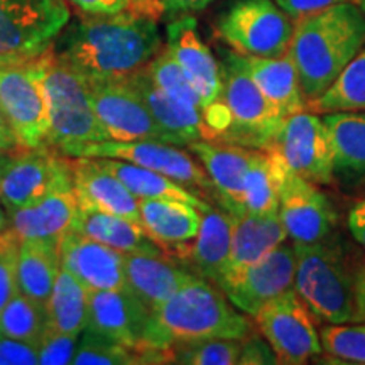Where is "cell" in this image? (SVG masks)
I'll return each mask as SVG.
<instances>
[{
	"instance_id": "obj_49",
	"label": "cell",
	"mask_w": 365,
	"mask_h": 365,
	"mask_svg": "<svg viewBox=\"0 0 365 365\" xmlns=\"http://www.w3.org/2000/svg\"><path fill=\"white\" fill-rule=\"evenodd\" d=\"M130 12L140 14V16L150 17V19H163L164 12L161 0H130Z\"/></svg>"
},
{
	"instance_id": "obj_41",
	"label": "cell",
	"mask_w": 365,
	"mask_h": 365,
	"mask_svg": "<svg viewBox=\"0 0 365 365\" xmlns=\"http://www.w3.org/2000/svg\"><path fill=\"white\" fill-rule=\"evenodd\" d=\"M17 249L19 239L11 228L0 234V312L11 301L17 289Z\"/></svg>"
},
{
	"instance_id": "obj_53",
	"label": "cell",
	"mask_w": 365,
	"mask_h": 365,
	"mask_svg": "<svg viewBox=\"0 0 365 365\" xmlns=\"http://www.w3.org/2000/svg\"><path fill=\"white\" fill-rule=\"evenodd\" d=\"M352 2L357 4V6L360 7V11L365 14V0H352Z\"/></svg>"
},
{
	"instance_id": "obj_29",
	"label": "cell",
	"mask_w": 365,
	"mask_h": 365,
	"mask_svg": "<svg viewBox=\"0 0 365 365\" xmlns=\"http://www.w3.org/2000/svg\"><path fill=\"white\" fill-rule=\"evenodd\" d=\"M71 230L93 239L122 254H145L168 257L166 250L150 239L140 223L129 218L78 208Z\"/></svg>"
},
{
	"instance_id": "obj_35",
	"label": "cell",
	"mask_w": 365,
	"mask_h": 365,
	"mask_svg": "<svg viewBox=\"0 0 365 365\" xmlns=\"http://www.w3.org/2000/svg\"><path fill=\"white\" fill-rule=\"evenodd\" d=\"M48 328V307L22 293L14 294L0 312V335L38 345Z\"/></svg>"
},
{
	"instance_id": "obj_40",
	"label": "cell",
	"mask_w": 365,
	"mask_h": 365,
	"mask_svg": "<svg viewBox=\"0 0 365 365\" xmlns=\"http://www.w3.org/2000/svg\"><path fill=\"white\" fill-rule=\"evenodd\" d=\"M242 340H205L173 346V362L185 365H234L239 364Z\"/></svg>"
},
{
	"instance_id": "obj_39",
	"label": "cell",
	"mask_w": 365,
	"mask_h": 365,
	"mask_svg": "<svg viewBox=\"0 0 365 365\" xmlns=\"http://www.w3.org/2000/svg\"><path fill=\"white\" fill-rule=\"evenodd\" d=\"M75 365H132L140 364L135 350L100 336L97 333L83 330L81 341L76 346L73 362Z\"/></svg>"
},
{
	"instance_id": "obj_33",
	"label": "cell",
	"mask_w": 365,
	"mask_h": 365,
	"mask_svg": "<svg viewBox=\"0 0 365 365\" xmlns=\"http://www.w3.org/2000/svg\"><path fill=\"white\" fill-rule=\"evenodd\" d=\"M323 120L331 135L335 171L365 175V110L330 112Z\"/></svg>"
},
{
	"instance_id": "obj_12",
	"label": "cell",
	"mask_w": 365,
	"mask_h": 365,
	"mask_svg": "<svg viewBox=\"0 0 365 365\" xmlns=\"http://www.w3.org/2000/svg\"><path fill=\"white\" fill-rule=\"evenodd\" d=\"M88 86L95 112L110 140H158L182 145L175 135L158 124L145 103L125 80L88 81Z\"/></svg>"
},
{
	"instance_id": "obj_51",
	"label": "cell",
	"mask_w": 365,
	"mask_h": 365,
	"mask_svg": "<svg viewBox=\"0 0 365 365\" xmlns=\"http://www.w3.org/2000/svg\"><path fill=\"white\" fill-rule=\"evenodd\" d=\"M9 228H11V220H9V213H7L6 207H4V205L0 203V234L7 232Z\"/></svg>"
},
{
	"instance_id": "obj_30",
	"label": "cell",
	"mask_w": 365,
	"mask_h": 365,
	"mask_svg": "<svg viewBox=\"0 0 365 365\" xmlns=\"http://www.w3.org/2000/svg\"><path fill=\"white\" fill-rule=\"evenodd\" d=\"M61 269L58 240H19L17 249V289L48 307L54 282Z\"/></svg>"
},
{
	"instance_id": "obj_46",
	"label": "cell",
	"mask_w": 365,
	"mask_h": 365,
	"mask_svg": "<svg viewBox=\"0 0 365 365\" xmlns=\"http://www.w3.org/2000/svg\"><path fill=\"white\" fill-rule=\"evenodd\" d=\"M274 2H276L291 19L298 21L307 16H312V14L325 11V9L331 6H336V4L350 2V0H274Z\"/></svg>"
},
{
	"instance_id": "obj_5",
	"label": "cell",
	"mask_w": 365,
	"mask_h": 365,
	"mask_svg": "<svg viewBox=\"0 0 365 365\" xmlns=\"http://www.w3.org/2000/svg\"><path fill=\"white\" fill-rule=\"evenodd\" d=\"M294 289L314 318L327 323H354L355 274L345 250L331 234L313 244H294Z\"/></svg>"
},
{
	"instance_id": "obj_6",
	"label": "cell",
	"mask_w": 365,
	"mask_h": 365,
	"mask_svg": "<svg viewBox=\"0 0 365 365\" xmlns=\"http://www.w3.org/2000/svg\"><path fill=\"white\" fill-rule=\"evenodd\" d=\"M222 100L230 112V125L218 140L247 149L267 150L277 144L284 118L254 83L239 53L223 54Z\"/></svg>"
},
{
	"instance_id": "obj_15",
	"label": "cell",
	"mask_w": 365,
	"mask_h": 365,
	"mask_svg": "<svg viewBox=\"0 0 365 365\" xmlns=\"http://www.w3.org/2000/svg\"><path fill=\"white\" fill-rule=\"evenodd\" d=\"M150 309L129 289L90 291L85 330L117 341L137 354L148 350Z\"/></svg>"
},
{
	"instance_id": "obj_9",
	"label": "cell",
	"mask_w": 365,
	"mask_h": 365,
	"mask_svg": "<svg viewBox=\"0 0 365 365\" xmlns=\"http://www.w3.org/2000/svg\"><path fill=\"white\" fill-rule=\"evenodd\" d=\"M294 26L274 0H237L218 19L217 33L235 53L276 58L287 53Z\"/></svg>"
},
{
	"instance_id": "obj_20",
	"label": "cell",
	"mask_w": 365,
	"mask_h": 365,
	"mask_svg": "<svg viewBox=\"0 0 365 365\" xmlns=\"http://www.w3.org/2000/svg\"><path fill=\"white\" fill-rule=\"evenodd\" d=\"M166 48L185 75L203 97L205 107L222 98V66L198 34L193 16L171 19L166 29ZM205 110V108H203Z\"/></svg>"
},
{
	"instance_id": "obj_24",
	"label": "cell",
	"mask_w": 365,
	"mask_h": 365,
	"mask_svg": "<svg viewBox=\"0 0 365 365\" xmlns=\"http://www.w3.org/2000/svg\"><path fill=\"white\" fill-rule=\"evenodd\" d=\"M124 80L139 95L158 124L171 135H175L182 145L196 143V140H217V134L207 124L203 112L164 93L154 83L148 66Z\"/></svg>"
},
{
	"instance_id": "obj_1",
	"label": "cell",
	"mask_w": 365,
	"mask_h": 365,
	"mask_svg": "<svg viewBox=\"0 0 365 365\" xmlns=\"http://www.w3.org/2000/svg\"><path fill=\"white\" fill-rule=\"evenodd\" d=\"M161 49L158 21L130 11L68 22L53 46L54 54L86 81L124 80Z\"/></svg>"
},
{
	"instance_id": "obj_45",
	"label": "cell",
	"mask_w": 365,
	"mask_h": 365,
	"mask_svg": "<svg viewBox=\"0 0 365 365\" xmlns=\"http://www.w3.org/2000/svg\"><path fill=\"white\" fill-rule=\"evenodd\" d=\"M0 357L6 365H36L39 364L38 346L29 341L0 335Z\"/></svg>"
},
{
	"instance_id": "obj_21",
	"label": "cell",
	"mask_w": 365,
	"mask_h": 365,
	"mask_svg": "<svg viewBox=\"0 0 365 365\" xmlns=\"http://www.w3.org/2000/svg\"><path fill=\"white\" fill-rule=\"evenodd\" d=\"M188 148L202 161L222 208L230 215H244V178L255 149L223 140H196Z\"/></svg>"
},
{
	"instance_id": "obj_37",
	"label": "cell",
	"mask_w": 365,
	"mask_h": 365,
	"mask_svg": "<svg viewBox=\"0 0 365 365\" xmlns=\"http://www.w3.org/2000/svg\"><path fill=\"white\" fill-rule=\"evenodd\" d=\"M148 70L153 76L154 83L161 88L164 93H168L178 102L190 105V107L198 108L203 112L205 102L196 86L191 83V80L185 75L181 66L175 61L168 48H163L153 61L148 65Z\"/></svg>"
},
{
	"instance_id": "obj_17",
	"label": "cell",
	"mask_w": 365,
	"mask_h": 365,
	"mask_svg": "<svg viewBox=\"0 0 365 365\" xmlns=\"http://www.w3.org/2000/svg\"><path fill=\"white\" fill-rule=\"evenodd\" d=\"M66 166L68 158L49 145L16 150L0 175V203L7 212L29 207L48 193Z\"/></svg>"
},
{
	"instance_id": "obj_22",
	"label": "cell",
	"mask_w": 365,
	"mask_h": 365,
	"mask_svg": "<svg viewBox=\"0 0 365 365\" xmlns=\"http://www.w3.org/2000/svg\"><path fill=\"white\" fill-rule=\"evenodd\" d=\"M232 244L227 264L217 286L222 287L240 276L245 269L257 264L261 259L287 239L279 212L266 215H232Z\"/></svg>"
},
{
	"instance_id": "obj_13",
	"label": "cell",
	"mask_w": 365,
	"mask_h": 365,
	"mask_svg": "<svg viewBox=\"0 0 365 365\" xmlns=\"http://www.w3.org/2000/svg\"><path fill=\"white\" fill-rule=\"evenodd\" d=\"M75 158L122 159L171 178L200 196L207 191H213L207 171L188 153L181 150L180 145L158 143V140H134V143L105 140V143L86 145Z\"/></svg>"
},
{
	"instance_id": "obj_4",
	"label": "cell",
	"mask_w": 365,
	"mask_h": 365,
	"mask_svg": "<svg viewBox=\"0 0 365 365\" xmlns=\"http://www.w3.org/2000/svg\"><path fill=\"white\" fill-rule=\"evenodd\" d=\"M39 63L48 98L49 148L61 156L75 158L86 145L110 140L95 112L88 81L61 61L53 48Z\"/></svg>"
},
{
	"instance_id": "obj_42",
	"label": "cell",
	"mask_w": 365,
	"mask_h": 365,
	"mask_svg": "<svg viewBox=\"0 0 365 365\" xmlns=\"http://www.w3.org/2000/svg\"><path fill=\"white\" fill-rule=\"evenodd\" d=\"M78 336L66 335L49 325L38 341V357L41 365H65L71 364L76 352Z\"/></svg>"
},
{
	"instance_id": "obj_38",
	"label": "cell",
	"mask_w": 365,
	"mask_h": 365,
	"mask_svg": "<svg viewBox=\"0 0 365 365\" xmlns=\"http://www.w3.org/2000/svg\"><path fill=\"white\" fill-rule=\"evenodd\" d=\"M322 349L341 364H365V323H330L319 330Z\"/></svg>"
},
{
	"instance_id": "obj_47",
	"label": "cell",
	"mask_w": 365,
	"mask_h": 365,
	"mask_svg": "<svg viewBox=\"0 0 365 365\" xmlns=\"http://www.w3.org/2000/svg\"><path fill=\"white\" fill-rule=\"evenodd\" d=\"M83 16H113L129 11L130 0H66Z\"/></svg>"
},
{
	"instance_id": "obj_25",
	"label": "cell",
	"mask_w": 365,
	"mask_h": 365,
	"mask_svg": "<svg viewBox=\"0 0 365 365\" xmlns=\"http://www.w3.org/2000/svg\"><path fill=\"white\" fill-rule=\"evenodd\" d=\"M193 277H196L193 271L182 264H175L170 257L125 254L127 289L143 301L150 312L161 307Z\"/></svg>"
},
{
	"instance_id": "obj_27",
	"label": "cell",
	"mask_w": 365,
	"mask_h": 365,
	"mask_svg": "<svg viewBox=\"0 0 365 365\" xmlns=\"http://www.w3.org/2000/svg\"><path fill=\"white\" fill-rule=\"evenodd\" d=\"M232 228L234 223L230 213L210 205V208L202 212V223L195 240L178 254V259L193 269L196 276L217 284L230 254Z\"/></svg>"
},
{
	"instance_id": "obj_8",
	"label": "cell",
	"mask_w": 365,
	"mask_h": 365,
	"mask_svg": "<svg viewBox=\"0 0 365 365\" xmlns=\"http://www.w3.org/2000/svg\"><path fill=\"white\" fill-rule=\"evenodd\" d=\"M266 153L276 176L279 218L287 237L294 244H313L330 235L336 225V213L328 196L287 166L277 144Z\"/></svg>"
},
{
	"instance_id": "obj_16",
	"label": "cell",
	"mask_w": 365,
	"mask_h": 365,
	"mask_svg": "<svg viewBox=\"0 0 365 365\" xmlns=\"http://www.w3.org/2000/svg\"><path fill=\"white\" fill-rule=\"evenodd\" d=\"M294 245L282 242L257 264L245 269L237 279L220 289L232 304L249 317H255L269 301L294 287Z\"/></svg>"
},
{
	"instance_id": "obj_7",
	"label": "cell",
	"mask_w": 365,
	"mask_h": 365,
	"mask_svg": "<svg viewBox=\"0 0 365 365\" xmlns=\"http://www.w3.org/2000/svg\"><path fill=\"white\" fill-rule=\"evenodd\" d=\"M70 19L66 0H0V66L43 56Z\"/></svg>"
},
{
	"instance_id": "obj_48",
	"label": "cell",
	"mask_w": 365,
	"mask_h": 365,
	"mask_svg": "<svg viewBox=\"0 0 365 365\" xmlns=\"http://www.w3.org/2000/svg\"><path fill=\"white\" fill-rule=\"evenodd\" d=\"M215 0H161L164 17H175L181 16H193L195 12L203 11L210 4H213Z\"/></svg>"
},
{
	"instance_id": "obj_43",
	"label": "cell",
	"mask_w": 365,
	"mask_h": 365,
	"mask_svg": "<svg viewBox=\"0 0 365 365\" xmlns=\"http://www.w3.org/2000/svg\"><path fill=\"white\" fill-rule=\"evenodd\" d=\"M349 228L354 239L365 252V200L359 202L349 213ZM354 323H365V262L355 274V317Z\"/></svg>"
},
{
	"instance_id": "obj_44",
	"label": "cell",
	"mask_w": 365,
	"mask_h": 365,
	"mask_svg": "<svg viewBox=\"0 0 365 365\" xmlns=\"http://www.w3.org/2000/svg\"><path fill=\"white\" fill-rule=\"evenodd\" d=\"M240 365H276L279 364L276 352L264 336L250 333L247 339L242 340L240 345Z\"/></svg>"
},
{
	"instance_id": "obj_18",
	"label": "cell",
	"mask_w": 365,
	"mask_h": 365,
	"mask_svg": "<svg viewBox=\"0 0 365 365\" xmlns=\"http://www.w3.org/2000/svg\"><path fill=\"white\" fill-rule=\"evenodd\" d=\"M78 208L68 158L66 170L58 176L48 193L29 207L7 212L11 232L19 240H59L71 230Z\"/></svg>"
},
{
	"instance_id": "obj_52",
	"label": "cell",
	"mask_w": 365,
	"mask_h": 365,
	"mask_svg": "<svg viewBox=\"0 0 365 365\" xmlns=\"http://www.w3.org/2000/svg\"><path fill=\"white\" fill-rule=\"evenodd\" d=\"M14 153H6V150H0V175H2L4 168L7 166V163L11 161Z\"/></svg>"
},
{
	"instance_id": "obj_36",
	"label": "cell",
	"mask_w": 365,
	"mask_h": 365,
	"mask_svg": "<svg viewBox=\"0 0 365 365\" xmlns=\"http://www.w3.org/2000/svg\"><path fill=\"white\" fill-rule=\"evenodd\" d=\"M245 213L266 215L279 212V195L271 159L266 150H254L252 161L244 178Z\"/></svg>"
},
{
	"instance_id": "obj_28",
	"label": "cell",
	"mask_w": 365,
	"mask_h": 365,
	"mask_svg": "<svg viewBox=\"0 0 365 365\" xmlns=\"http://www.w3.org/2000/svg\"><path fill=\"white\" fill-rule=\"evenodd\" d=\"M240 54V53H239ZM254 83L262 91L277 115L287 118L307 110V98L301 90L299 75L289 53L276 58H259L240 54Z\"/></svg>"
},
{
	"instance_id": "obj_32",
	"label": "cell",
	"mask_w": 365,
	"mask_h": 365,
	"mask_svg": "<svg viewBox=\"0 0 365 365\" xmlns=\"http://www.w3.org/2000/svg\"><path fill=\"white\" fill-rule=\"evenodd\" d=\"M88 287L61 267L48 303L49 325L66 335L80 336L88 325Z\"/></svg>"
},
{
	"instance_id": "obj_26",
	"label": "cell",
	"mask_w": 365,
	"mask_h": 365,
	"mask_svg": "<svg viewBox=\"0 0 365 365\" xmlns=\"http://www.w3.org/2000/svg\"><path fill=\"white\" fill-rule=\"evenodd\" d=\"M140 225L150 239L166 250L168 257L175 250L181 252L195 240L202 223V212L180 200H139Z\"/></svg>"
},
{
	"instance_id": "obj_34",
	"label": "cell",
	"mask_w": 365,
	"mask_h": 365,
	"mask_svg": "<svg viewBox=\"0 0 365 365\" xmlns=\"http://www.w3.org/2000/svg\"><path fill=\"white\" fill-rule=\"evenodd\" d=\"M307 110L318 115L330 112L365 110V44L330 88L307 103Z\"/></svg>"
},
{
	"instance_id": "obj_19",
	"label": "cell",
	"mask_w": 365,
	"mask_h": 365,
	"mask_svg": "<svg viewBox=\"0 0 365 365\" xmlns=\"http://www.w3.org/2000/svg\"><path fill=\"white\" fill-rule=\"evenodd\" d=\"M58 249L61 267L90 291L127 289L125 254L73 230L58 240Z\"/></svg>"
},
{
	"instance_id": "obj_10",
	"label": "cell",
	"mask_w": 365,
	"mask_h": 365,
	"mask_svg": "<svg viewBox=\"0 0 365 365\" xmlns=\"http://www.w3.org/2000/svg\"><path fill=\"white\" fill-rule=\"evenodd\" d=\"M0 108L21 149L48 145L49 110L39 58L0 66Z\"/></svg>"
},
{
	"instance_id": "obj_11",
	"label": "cell",
	"mask_w": 365,
	"mask_h": 365,
	"mask_svg": "<svg viewBox=\"0 0 365 365\" xmlns=\"http://www.w3.org/2000/svg\"><path fill=\"white\" fill-rule=\"evenodd\" d=\"M254 318L279 364H307L323 352L319 333L314 327V314L294 287L269 301Z\"/></svg>"
},
{
	"instance_id": "obj_23",
	"label": "cell",
	"mask_w": 365,
	"mask_h": 365,
	"mask_svg": "<svg viewBox=\"0 0 365 365\" xmlns=\"http://www.w3.org/2000/svg\"><path fill=\"white\" fill-rule=\"evenodd\" d=\"M70 168L73 190L80 208L110 213L140 223L139 198L112 173L98 166L93 158H70Z\"/></svg>"
},
{
	"instance_id": "obj_3",
	"label": "cell",
	"mask_w": 365,
	"mask_h": 365,
	"mask_svg": "<svg viewBox=\"0 0 365 365\" xmlns=\"http://www.w3.org/2000/svg\"><path fill=\"white\" fill-rule=\"evenodd\" d=\"M150 313L148 350L217 339L244 340L254 333L249 318L237 312L220 287L200 276Z\"/></svg>"
},
{
	"instance_id": "obj_2",
	"label": "cell",
	"mask_w": 365,
	"mask_h": 365,
	"mask_svg": "<svg viewBox=\"0 0 365 365\" xmlns=\"http://www.w3.org/2000/svg\"><path fill=\"white\" fill-rule=\"evenodd\" d=\"M364 44L365 14L352 0L296 21L287 53L307 103L330 88Z\"/></svg>"
},
{
	"instance_id": "obj_31",
	"label": "cell",
	"mask_w": 365,
	"mask_h": 365,
	"mask_svg": "<svg viewBox=\"0 0 365 365\" xmlns=\"http://www.w3.org/2000/svg\"><path fill=\"white\" fill-rule=\"evenodd\" d=\"M103 170L112 173L135 198L148 200H180V202L191 203L200 212L210 208V203L200 198L195 191L180 185L171 178L159 175L156 171L145 170L137 164L122 161L113 158H93Z\"/></svg>"
},
{
	"instance_id": "obj_50",
	"label": "cell",
	"mask_w": 365,
	"mask_h": 365,
	"mask_svg": "<svg viewBox=\"0 0 365 365\" xmlns=\"http://www.w3.org/2000/svg\"><path fill=\"white\" fill-rule=\"evenodd\" d=\"M21 145L17 143V137L14 134L11 124H9L7 117L4 115L2 108H0V150L6 153H16L19 150Z\"/></svg>"
},
{
	"instance_id": "obj_14",
	"label": "cell",
	"mask_w": 365,
	"mask_h": 365,
	"mask_svg": "<svg viewBox=\"0 0 365 365\" xmlns=\"http://www.w3.org/2000/svg\"><path fill=\"white\" fill-rule=\"evenodd\" d=\"M277 148L296 175L314 185H330L333 181L331 135L318 113L303 110L284 118Z\"/></svg>"
}]
</instances>
